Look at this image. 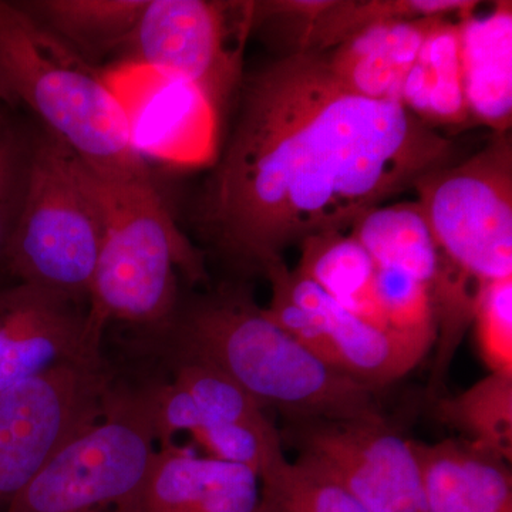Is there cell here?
<instances>
[{"label": "cell", "mask_w": 512, "mask_h": 512, "mask_svg": "<svg viewBox=\"0 0 512 512\" xmlns=\"http://www.w3.org/2000/svg\"><path fill=\"white\" fill-rule=\"evenodd\" d=\"M239 97L197 225L241 274L312 235L346 231L453 156V143L402 104L340 86L318 53L266 64L244 77Z\"/></svg>", "instance_id": "cell-1"}, {"label": "cell", "mask_w": 512, "mask_h": 512, "mask_svg": "<svg viewBox=\"0 0 512 512\" xmlns=\"http://www.w3.org/2000/svg\"><path fill=\"white\" fill-rule=\"evenodd\" d=\"M134 345L164 366L217 367L286 421L384 419L379 390L332 369L266 315L247 286L227 284L204 295L181 293L170 318L134 329Z\"/></svg>", "instance_id": "cell-2"}, {"label": "cell", "mask_w": 512, "mask_h": 512, "mask_svg": "<svg viewBox=\"0 0 512 512\" xmlns=\"http://www.w3.org/2000/svg\"><path fill=\"white\" fill-rule=\"evenodd\" d=\"M0 97L28 113L101 180L154 184L104 70L60 42L18 0H0Z\"/></svg>", "instance_id": "cell-3"}, {"label": "cell", "mask_w": 512, "mask_h": 512, "mask_svg": "<svg viewBox=\"0 0 512 512\" xmlns=\"http://www.w3.org/2000/svg\"><path fill=\"white\" fill-rule=\"evenodd\" d=\"M99 181L106 228L90 288V319L101 332L111 322L153 328L180 301L178 274L191 285L207 279L204 259L175 224L156 184Z\"/></svg>", "instance_id": "cell-4"}, {"label": "cell", "mask_w": 512, "mask_h": 512, "mask_svg": "<svg viewBox=\"0 0 512 512\" xmlns=\"http://www.w3.org/2000/svg\"><path fill=\"white\" fill-rule=\"evenodd\" d=\"M104 228L99 178L39 124L28 200L2 274L89 303Z\"/></svg>", "instance_id": "cell-5"}, {"label": "cell", "mask_w": 512, "mask_h": 512, "mask_svg": "<svg viewBox=\"0 0 512 512\" xmlns=\"http://www.w3.org/2000/svg\"><path fill=\"white\" fill-rule=\"evenodd\" d=\"M156 444L143 387L114 383L100 419L67 443L6 512H140Z\"/></svg>", "instance_id": "cell-6"}, {"label": "cell", "mask_w": 512, "mask_h": 512, "mask_svg": "<svg viewBox=\"0 0 512 512\" xmlns=\"http://www.w3.org/2000/svg\"><path fill=\"white\" fill-rule=\"evenodd\" d=\"M441 254L478 286L512 278V141L494 140L464 163L413 184Z\"/></svg>", "instance_id": "cell-7"}, {"label": "cell", "mask_w": 512, "mask_h": 512, "mask_svg": "<svg viewBox=\"0 0 512 512\" xmlns=\"http://www.w3.org/2000/svg\"><path fill=\"white\" fill-rule=\"evenodd\" d=\"M254 22L255 2L147 0L120 62L194 84L222 114L244 80Z\"/></svg>", "instance_id": "cell-8"}, {"label": "cell", "mask_w": 512, "mask_h": 512, "mask_svg": "<svg viewBox=\"0 0 512 512\" xmlns=\"http://www.w3.org/2000/svg\"><path fill=\"white\" fill-rule=\"evenodd\" d=\"M114 383L103 359L59 366L0 392V512L100 419Z\"/></svg>", "instance_id": "cell-9"}, {"label": "cell", "mask_w": 512, "mask_h": 512, "mask_svg": "<svg viewBox=\"0 0 512 512\" xmlns=\"http://www.w3.org/2000/svg\"><path fill=\"white\" fill-rule=\"evenodd\" d=\"M272 288L266 315L325 365L380 390L412 372L424 356L402 339L339 305L282 256L261 268Z\"/></svg>", "instance_id": "cell-10"}, {"label": "cell", "mask_w": 512, "mask_h": 512, "mask_svg": "<svg viewBox=\"0 0 512 512\" xmlns=\"http://www.w3.org/2000/svg\"><path fill=\"white\" fill-rule=\"evenodd\" d=\"M296 460L339 485L369 512H426L412 441L386 420L286 421Z\"/></svg>", "instance_id": "cell-11"}, {"label": "cell", "mask_w": 512, "mask_h": 512, "mask_svg": "<svg viewBox=\"0 0 512 512\" xmlns=\"http://www.w3.org/2000/svg\"><path fill=\"white\" fill-rule=\"evenodd\" d=\"M141 157L175 165H204L217 156L221 114L194 84L120 62L104 72Z\"/></svg>", "instance_id": "cell-12"}, {"label": "cell", "mask_w": 512, "mask_h": 512, "mask_svg": "<svg viewBox=\"0 0 512 512\" xmlns=\"http://www.w3.org/2000/svg\"><path fill=\"white\" fill-rule=\"evenodd\" d=\"M89 303L0 274V392L74 363L99 362Z\"/></svg>", "instance_id": "cell-13"}, {"label": "cell", "mask_w": 512, "mask_h": 512, "mask_svg": "<svg viewBox=\"0 0 512 512\" xmlns=\"http://www.w3.org/2000/svg\"><path fill=\"white\" fill-rule=\"evenodd\" d=\"M140 512H264L254 471L190 448L158 447L144 481Z\"/></svg>", "instance_id": "cell-14"}, {"label": "cell", "mask_w": 512, "mask_h": 512, "mask_svg": "<svg viewBox=\"0 0 512 512\" xmlns=\"http://www.w3.org/2000/svg\"><path fill=\"white\" fill-rule=\"evenodd\" d=\"M426 512H512L510 463L464 439L412 441Z\"/></svg>", "instance_id": "cell-15"}, {"label": "cell", "mask_w": 512, "mask_h": 512, "mask_svg": "<svg viewBox=\"0 0 512 512\" xmlns=\"http://www.w3.org/2000/svg\"><path fill=\"white\" fill-rule=\"evenodd\" d=\"M440 18L424 16L373 23L353 33L333 52L323 53L326 66L348 92L370 100L400 103L404 79L427 33Z\"/></svg>", "instance_id": "cell-16"}, {"label": "cell", "mask_w": 512, "mask_h": 512, "mask_svg": "<svg viewBox=\"0 0 512 512\" xmlns=\"http://www.w3.org/2000/svg\"><path fill=\"white\" fill-rule=\"evenodd\" d=\"M461 74L470 123L495 134L510 133L512 123V3L497 2L493 12L461 13Z\"/></svg>", "instance_id": "cell-17"}, {"label": "cell", "mask_w": 512, "mask_h": 512, "mask_svg": "<svg viewBox=\"0 0 512 512\" xmlns=\"http://www.w3.org/2000/svg\"><path fill=\"white\" fill-rule=\"evenodd\" d=\"M377 268L393 269L429 286L434 306L451 295L458 271L448 264L417 201L379 205L349 228Z\"/></svg>", "instance_id": "cell-18"}, {"label": "cell", "mask_w": 512, "mask_h": 512, "mask_svg": "<svg viewBox=\"0 0 512 512\" xmlns=\"http://www.w3.org/2000/svg\"><path fill=\"white\" fill-rule=\"evenodd\" d=\"M400 103L431 128L470 123L461 74L458 22L441 16L434 23L404 79Z\"/></svg>", "instance_id": "cell-19"}, {"label": "cell", "mask_w": 512, "mask_h": 512, "mask_svg": "<svg viewBox=\"0 0 512 512\" xmlns=\"http://www.w3.org/2000/svg\"><path fill=\"white\" fill-rule=\"evenodd\" d=\"M20 8L84 60L123 53L147 0H18Z\"/></svg>", "instance_id": "cell-20"}, {"label": "cell", "mask_w": 512, "mask_h": 512, "mask_svg": "<svg viewBox=\"0 0 512 512\" xmlns=\"http://www.w3.org/2000/svg\"><path fill=\"white\" fill-rule=\"evenodd\" d=\"M296 269L353 315L389 332L377 299V266L350 232H322L303 239Z\"/></svg>", "instance_id": "cell-21"}, {"label": "cell", "mask_w": 512, "mask_h": 512, "mask_svg": "<svg viewBox=\"0 0 512 512\" xmlns=\"http://www.w3.org/2000/svg\"><path fill=\"white\" fill-rule=\"evenodd\" d=\"M477 5L470 0H326L315 16L303 20L296 52L323 55L353 33L382 20L461 15Z\"/></svg>", "instance_id": "cell-22"}, {"label": "cell", "mask_w": 512, "mask_h": 512, "mask_svg": "<svg viewBox=\"0 0 512 512\" xmlns=\"http://www.w3.org/2000/svg\"><path fill=\"white\" fill-rule=\"evenodd\" d=\"M437 417L467 441L512 460V377L485 376L463 393L440 400Z\"/></svg>", "instance_id": "cell-23"}, {"label": "cell", "mask_w": 512, "mask_h": 512, "mask_svg": "<svg viewBox=\"0 0 512 512\" xmlns=\"http://www.w3.org/2000/svg\"><path fill=\"white\" fill-rule=\"evenodd\" d=\"M168 369L174 375L171 382L187 392L197 407L201 420L198 429L212 424L269 421L264 406L217 367L181 362Z\"/></svg>", "instance_id": "cell-24"}, {"label": "cell", "mask_w": 512, "mask_h": 512, "mask_svg": "<svg viewBox=\"0 0 512 512\" xmlns=\"http://www.w3.org/2000/svg\"><path fill=\"white\" fill-rule=\"evenodd\" d=\"M264 512H369L339 485L288 458L261 478Z\"/></svg>", "instance_id": "cell-25"}, {"label": "cell", "mask_w": 512, "mask_h": 512, "mask_svg": "<svg viewBox=\"0 0 512 512\" xmlns=\"http://www.w3.org/2000/svg\"><path fill=\"white\" fill-rule=\"evenodd\" d=\"M376 286L386 329L426 357L437 338L436 308L429 286L403 272L380 268Z\"/></svg>", "instance_id": "cell-26"}, {"label": "cell", "mask_w": 512, "mask_h": 512, "mask_svg": "<svg viewBox=\"0 0 512 512\" xmlns=\"http://www.w3.org/2000/svg\"><path fill=\"white\" fill-rule=\"evenodd\" d=\"M191 436L207 451L208 457L247 467L259 480L286 458L281 431L271 420L266 423L212 424L195 430Z\"/></svg>", "instance_id": "cell-27"}, {"label": "cell", "mask_w": 512, "mask_h": 512, "mask_svg": "<svg viewBox=\"0 0 512 512\" xmlns=\"http://www.w3.org/2000/svg\"><path fill=\"white\" fill-rule=\"evenodd\" d=\"M37 131L39 124L25 113L0 153V274L28 200Z\"/></svg>", "instance_id": "cell-28"}, {"label": "cell", "mask_w": 512, "mask_h": 512, "mask_svg": "<svg viewBox=\"0 0 512 512\" xmlns=\"http://www.w3.org/2000/svg\"><path fill=\"white\" fill-rule=\"evenodd\" d=\"M473 323L484 365L490 373L512 377V278L480 285Z\"/></svg>", "instance_id": "cell-29"}, {"label": "cell", "mask_w": 512, "mask_h": 512, "mask_svg": "<svg viewBox=\"0 0 512 512\" xmlns=\"http://www.w3.org/2000/svg\"><path fill=\"white\" fill-rule=\"evenodd\" d=\"M23 116L25 111L0 97V153L8 144L9 138L12 137L13 131L19 126Z\"/></svg>", "instance_id": "cell-30"}]
</instances>
